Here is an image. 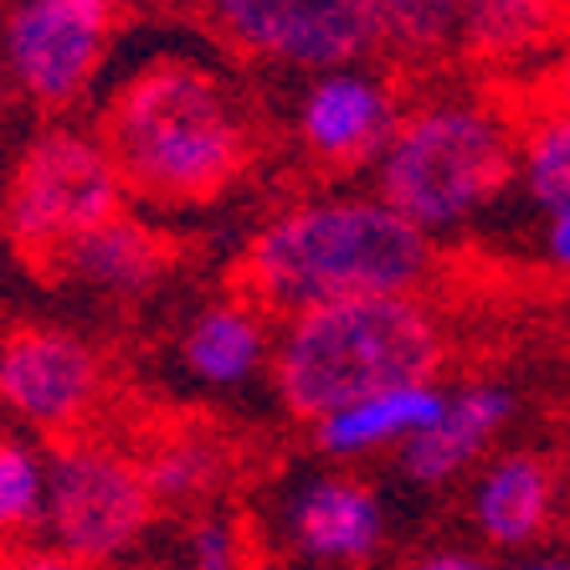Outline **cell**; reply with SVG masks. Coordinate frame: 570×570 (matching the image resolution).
Returning <instances> with one entry per match:
<instances>
[{
	"instance_id": "obj_1",
	"label": "cell",
	"mask_w": 570,
	"mask_h": 570,
	"mask_svg": "<svg viewBox=\"0 0 570 570\" xmlns=\"http://www.w3.org/2000/svg\"><path fill=\"white\" fill-rule=\"evenodd\" d=\"M114 170L134 206L196 212L216 206L253 170V119L237 88L196 57H155L108 94L98 114Z\"/></svg>"
},
{
	"instance_id": "obj_2",
	"label": "cell",
	"mask_w": 570,
	"mask_h": 570,
	"mask_svg": "<svg viewBox=\"0 0 570 570\" xmlns=\"http://www.w3.org/2000/svg\"><path fill=\"white\" fill-rule=\"evenodd\" d=\"M438 273L426 237L381 196H314L273 212L237 257V293L267 314H308L345 298L422 293Z\"/></svg>"
},
{
	"instance_id": "obj_3",
	"label": "cell",
	"mask_w": 570,
	"mask_h": 570,
	"mask_svg": "<svg viewBox=\"0 0 570 570\" xmlns=\"http://www.w3.org/2000/svg\"><path fill=\"white\" fill-rule=\"evenodd\" d=\"M448 360V330L422 293L345 298L283 318L273 340V391L304 426L365 396L432 385Z\"/></svg>"
},
{
	"instance_id": "obj_4",
	"label": "cell",
	"mask_w": 570,
	"mask_h": 570,
	"mask_svg": "<svg viewBox=\"0 0 570 570\" xmlns=\"http://www.w3.org/2000/svg\"><path fill=\"white\" fill-rule=\"evenodd\" d=\"M519 180V124L489 98L442 94L406 108L375 159V196L426 237L463 226Z\"/></svg>"
},
{
	"instance_id": "obj_5",
	"label": "cell",
	"mask_w": 570,
	"mask_h": 570,
	"mask_svg": "<svg viewBox=\"0 0 570 570\" xmlns=\"http://www.w3.org/2000/svg\"><path fill=\"white\" fill-rule=\"evenodd\" d=\"M129 212L114 159L94 129L47 124L21 145L0 186V232L31 273H52L72 242Z\"/></svg>"
},
{
	"instance_id": "obj_6",
	"label": "cell",
	"mask_w": 570,
	"mask_h": 570,
	"mask_svg": "<svg viewBox=\"0 0 570 570\" xmlns=\"http://www.w3.org/2000/svg\"><path fill=\"white\" fill-rule=\"evenodd\" d=\"M155 514L159 504L139 452L114 448L98 432L52 442L37 524L47 550L78 560L82 570H114L149 534Z\"/></svg>"
},
{
	"instance_id": "obj_7",
	"label": "cell",
	"mask_w": 570,
	"mask_h": 570,
	"mask_svg": "<svg viewBox=\"0 0 570 570\" xmlns=\"http://www.w3.org/2000/svg\"><path fill=\"white\" fill-rule=\"evenodd\" d=\"M222 47L278 72H334L375 52V0H200Z\"/></svg>"
},
{
	"instance_id": "obj_8",
	"label": "cell",
	"mask_w": 570,
	"mask_h": 570,
	"mask_svg": "<svg viewBox=\"0 0 570 570\" xmlns=\"http://www.w3.org/2000/svg\"><path fill=\"white\" fill-rule=\"evenodd\" d=\"M108 401V365L94 340L62 324H11L0 334V416L31 438H82Z\"/></svg>"
},
{
	"instance_id": "obj_9",
	"label": "cell",
	"mask_w": 570,
	"mask_h": 570,
	"mask_svg": "<svg viewBox=\"0 0 570 570\" xmlns=\"http://www.w3.org/2000/svg\"><path fill=\"white\" fill-rule=\"evenodd\" d=\"M119 6L114 0H21L0 27V62L27 104L62 114L104 72Z\"/></svg>"
},
{
	"instance_id": "obj_10",
	"label": "cell",
	"mask_w": 570,
	"mask_h": 570,
	"mask_svg": "<svg viewBox=\"0 0 570 570\" xmlns=\"http://www.w3.org/2000/svg\"><path fill=\"white\" fill-rule=\"evenodd\" d=\"M401 114L396 88L371 67H334L308 78L293 108V139L318 170H360L391 145Z\"/></svg>"
},
{
	"instance_id": "obj_11",
	"label": "cell",
	"mask_w": 570,
	"mask_h": 570,
	"mask_svg": "<svg viewBox=\"0 0 570 570\" xmlns=\"http://www.w3.org/2000/svg\"><path fill=\"white\" fill-rule=\"evenodd\" d=\"M283 530L293 550L318 566L360 570L381 556L385 544V509L375 489L355 473H318L288 499Z\"/></svg>"
},
{
	"instance_id": "obj_12",
	"label": "cell",
	"mask_w": 570,
	"mask_h": 570,
	"mask_svg": "<svg viewBox=\"0 0 570 570\" xmlns=\"http://www.w3.org/2000/svg\"><path fill=\"white\" fill-rule=\"evenodd\" d=\"M170 267H175V237H165L149 216L119 212L104 226H94L82 242H72L47 278L94 293L104 304H139L165 283Z\"/></svg>"
},
{
	"instance_id": "obj_13",
	"label": "cell",
	"mask_w": 570,
	"mask_h": 570,
	"mask_svg": "<svg viewBox=\"0 0 570 570\" xmlns=\"http://www.w3.org/2000/svg\"><path fill=\"white\" fill-rule=\"evenodd\" d=\"M509 412H514V396L493 381L448 391L442 412L401 448V473L412 478V483H422V489L452 483V478L468 473V468L493 448V438L504 432Z\"/></svg>"
},
{
	"instance_id": "obj_14",
	"label": "cell",
	"mask_w": 570,
	"mask_h": 570,
	"mask_svg": "<svg viewBox=\"0 0 570 570\" xmlns=\"http://www.w3.org/2000/svg\"><path fill=\"white\" fill-rule=\"evenodd\" d=\"M267 308H257L247 293H222L206 308H196V318L180 334V365L212 391H237V385L257 381L263 371H273V340L267 330Z\"/></svg>"
},
{
	"instance_id": "obj_15",
	"label": "cell",
	"mask_w": 570,
	"mask_h": 570,
	"mask_svg": "<svg viewBox=\"0 0 570 570\" xmlns=\"http://www.w3.org/2000/svg\"><path fill=\"white\" fill-rule=\"evenodd\" d=\"M556 514V473L534 452H504L493 458L473 483V524L489 544L524 550L544 534Z\"/></svg>"
},
{
	"instance_id": "obj_16",
	"label": "cell",
	"mask_w": 570,
	"mask_h": 570,
	"mask_svg": "<svg viewBox=\"0 0 570 570\" xmlns=\"http://www.w3.org/2000/svg\"><path fill=\"white\" fill-rule=\"evenodd\" d=\"M448 391L432 385H401V391H381V396H365L345 412L314 422V448L334 463H355V458H375L385 448H406V442L422 432L432 416L442 412Z\"/></svg>"
},
{
	"instance_id": "obj_17",
	"label": "cell",
	"mask_w": 570,
	"mask_h": 570,
	"mask_svg": "<svg viewBox=\"0 0 570 570\" xmlns=\"http://www.w3.org/2000/svg\"><path fill=\"white\" fill-rule=\"evenodd\" d=\"M570 37V0H468L458 57L489 72L530 62Z\"/></svg>"
},
{
	"instance_id": "obj_18",
	"label": "cell",
	"mask_w": 570,
	"mask_h": 570,
	"mask_svg": "<svg viewBox=\"0 0 570 570\" xmlns=\"http://www.w3.org/2000/svg\"><path fill=\"white\" fill-rule=\"evenodd\" d=\"M145 478L155 489L159 509H196L212 504L226 478V442L206 426H180V432H159L145 452Z\"/></svg>"
},
{
	"instance_id": "obj_19",
	"label": "cell",
	"mask_w": 570,
	"mask_h": 570,
	"mask_svg": "<svg viewBox=\"0 0 570 570\" xmlns=\"http://www.w3.org/2000/svg\"><path fill=\"white\" fill-rule=\"evenodd\" d=\"M468 0H375V52L396 67H438L458 57Z\"/></svg>"
},
{
	"instance_id": "obj_20",
	"label": "cell",
	"mask_w": 570,
	"mask_h": 570,
	"mask_svg": "<svg viewBox=\"0 0 570 570\" xmlns=\"http://www.w3.org/2000/svg\"><path fill=\"white\" fill-rule=\"evenodd\" d=\"M519 180L550 216L570 206V114H530L519 124Z\"/></svg>"
},
{
	"instance_id": "obj_21",
	"label": "cell",
	"mask_w": 570,
	"mask_h": 570,
	"mask_svg": "<svg viewBox=\"0 0 570 570\" xmlns=\"http://www.w3.org/2000/svg\"><path fill=\"white\" fill-rule=\"evenodd\" d=\"M41 493H47V452L0 426V550H16L41 524Z\"/></svg>"
},
{
	"instance_id": "obj_22",
	"label": "cell",
	"mask_w": 570,
	"mask_h": 570,
	"mask_svg": "<svg viewBox=\"0 0 570 570\" xmlns=\"http://www.w3.org/2000/svg\"><path fill=\"white\" fill-rule=\"evenodd\" d=\"M180 556L186 570H247V530L216 509H200L180 540Z\"/></svg>"
},
{
	"instance_id": "obj_23",
	"label": "cell",
	"mask_w": 570,
	"mask_h": 570,
	"mask_svg": "<svg viewBox=\"0 0 570 570\" xmlns=\"http://www.w3.org/2000/svg\"><path fill=\"white\" fill-rule=\"evenodd\" d=\"M530 114H570V52H560L550 67H540L524 94L514 104V119H530Z\"/></svg>"
},
{
	"instance_id": "obj_24",
	"label": "cell",
	"mask_w": 570,
	"mask_h": 570,
	"mask_svg": "<svg viewBox=\"0 0 570 570\" xmlns=\"http://www.w3.org/2000/svg\"><path fill=\"white\" fill-rule=\"evenodd\" d=\"M0 570H82V566L47 550V544H16V550H0Z\"/></svg>"
},
{
	"instance_id": "obj_25",
	"label": "cell",
	"mask_w": 570,
	"mask_h": 570,
	"mask_svg": "<svg viewBox=\"0 0 570 570\" xmlns=\"http://www.w3.org/2000/svg\"><path fill=\"white\" fill-rule=\"evenodd\" d=\"M406 570H493V566L468 556V550H432V556H416Z\"/></svg>"
},
{
	"instance_id": "obj_26",
	"label": "cell",
	"mask_w": 570,
	"mask_h": 570,
	"mask_svg": "<svg viewBox=\"0 0 570 570\" xmlns=\"http://www.w3.org/2000/svg\"><path fill=\"white\" fill-rule=\"evenodd\" d=\"M544 253H550V263H556V267H566V273H570V206L550 216V232H544Z\"/></svg>"
},
{
	"instance_id": "obj_27",
	"label": "cell",
	"mask_w": 570,
	"mask_h": 570,
	"mask_svg": "<svg viewBox=\"0 0 570 570\" xmlns=\"http://www.w3.org/2000/svg\"><path fill=\"white\" fill-rule=\"evenodd\" d=\"M509 570H570V556H530V560H519V566Z\"/></svg>"
},
{
	"instance_id": "obj_28",
	"label": "cell",
	"mask_w": 570,
	"mask_h": 570,
	"mask_svg": "<svg viewBox=\"0 0 570 570\" xmlns=\"http://www.w3.org/2000/svg\"><path fill=\"white\" fill-rule=\"evenodd\" d=\"M114 570H165V566H114Z\"/></svg>"
},
{
	"instance_id": "obj_29",
	"label": "cell",
	"mask_w": 570,
	"mask_h": 570,
	"mask_svg": "<svg viewBox=\"0 0 570 570\" xmlns=\"http://www.w3.org/2000/svg\"><path fill=\"white\" fill-rule=\"evenodd\" d=\"M114 6H119V11H124V6H145V0H114Z\"/></svg>"
},
{
	"instance_id": "obj_30",
	"label": "cell",
	"mask_w": 570,
	"mask_h": 570,
	"mask_svg": "<svg viewBox=\"0 0 570 570\" xmlns=\"http://www.w3.org/2000/svg\"><path fill=\"white\" fill-rule=\"evenodd\" d=\"M145 6H180V0H145Z\"/></svg>"
}]
</instances>
